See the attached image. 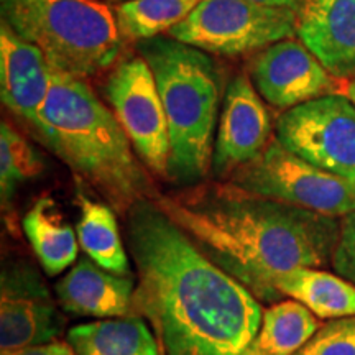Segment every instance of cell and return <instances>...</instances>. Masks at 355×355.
<instances>
[{"mask_svg": "<svg viewBox=\"0 0 355 355\" xmlns=\"http://www.w3.org/2000/svg\"><path fill=\"white\" fill-rule=\"evenodd\" d=\"M32 128L115 212L127 216L137 202L158 196L112 109L84 79L53 71L50 92Z\"/></svg>", "mask_w": 355, "mask_h": 355, "instance_id": "3957f363", "label": "cell"}, {"mask_svg": "<svg viewBox=\"0 0 355 355\" xmlns=\"http://www.w3.org/2000/svg\"><path fill=\"white\" fill-rule=\"evenodd\" d=\"M60 303L28 261H10L0 278V354L56 340L66 326Z\"/></svg>", "mask_w": 355, "mask_h": 355, "instance_id": "30bf717a", "label": "cell"}, {"mask_svg": "<svg viewBox=\"0 0 355 355\" xmlns=\"http://www.w3.org/2000/svg\"><path fill=\"white\" fill-rule=\"evenodd\" d=\"M345 97L352 102V104L355 105V81H349L347 86H345Z\"/></svg>", "mask_w": 355, "mask_h": 355, "instance_id": "4316f807", "label": "cell"}, {"mask_svg": "<svg viewBox=\"0 0 355 355\" xmlns=\"http://www.w3.org/2000/svg\"><path fill=\"white\" fill-rule=\"evenodd\" d=\"M42 159L10 123L0 125V193L3 209L10 204L19 184L42 171Z\"/></svg>", "mask_w": 355, "mask_h": 355, "instance_id": "7402d4cb", "label": "cell"}, {"mask_svg": "<svg viewBox=\"0 0 355 355\" xmlns=\"http://www.w3.org/2000/svg\"><path fill=\"white\" fill-rule=\"evenodd\" d=\"M295 355H355V316L324 324Z\"/></svg>", "mask_w": 355, "mask_h": 355, "instance_id": "603a6c76", "label": "cell"}, {"mask_svg": "<svg viewBox=\"0 0 355 355\" xmlns=\"http://www.w3.org/2000/svg\"><path fill=\"white\" fill-rule=\"evenodd\" d=\"M127 245L139 277L133 308L150 322L163 355H248L261 326L260 301L155 199L127 212Z\"/></svg>", "mask_w": 355, "mask_h": 355, "instance_id": "6da1fadb", "label": "cell"}, {"mask_svg": "<svg viewBox=\"0 0 355 355\" xmlns=\"http://www.w3.org/2000/svg\"><path fill=\"white\" fill-rule=\"evenodd\" d=\"M321 327L319 318L296 300L263 309L261 326L248 355H295Z\"/></svg>", "mask_w": 355, "mask_h": 355, "instance_id": "ffe728a7", "label": "cell"}, {"mask_svg": "<svg viewBox=\"0 0 355 355\" xmlns=\"http://www.w3.org/2000/svg\"><path fill=\"white\" fill-rule=\"evenodd\" d=\"M272 117L250 76L239 74L225 89L217 137L212 153V171L230 178L239 168L254 162L270 144Z\"/></svg>", "mask_w": 355, "mask_h": 355, "instance_id": "7c38bea8", "label": "cell"}, {"mask_svg": "<svg viewBox=\"0 0 355 355\" xmlns=\"http://www.w3.org/2000/svg\"><path fill=\"white\" fill-rule=\"evenodd\" d=\"M8 355H78V354L74 352L69 344L53 340V343H48V344L17 350V352H12Z\"/></svg>", "mask_w": 355, "mask_h": 355, "instance_id": "d4e9b609", "label": "cell"}, {"mask_svg": "<svg viewBox=\"0 0 355 355\" xmlns=\"http://www.w3.org/2000/svg\"><path fill=\"white\" fill-rule=\"evenodd\" d=\"M105 97L144 165L168 178L171 148L166 114L144 56H128L115 66L105 84Z\"/></svg>", "mask_w": 355, "mask_h": 355, "instance_id": "9c48e42d", "label": "cell"}, {"mask_svg": "<svg viewBox=\"0 0 355 355\" xmlns=\"http://www.w3.org/2000/svg\"><path fill=\"white\" fill-rule=\"evenodd\" d=\"M119 2H121V0H119ZM122 2H123V0H122Z\"/></svg>", "mask_w": 355, "mask_h": 355, "instance_id": "83f0119b", "label": "cell"}, {"mask_svg": "<svg viewBox=\"0 0 355 355\" xmlns=\"http://www.w3.org/2000/svg\"><path fill=\"white\" fill-rule=\"evenodd\" d=\"M137 48L152 69L166 114L171 148L166 180L199 184L212 166L219 68L209 53L170 37L141 40Z\"/></svg>", "mask_w": 355, "mask_h": 355, "instance_id": "277c9868", "label": "cell"}, {"mask_svg": "<svg viewBox=\"0 0 355 355\" xmlns=\"http://www.w3.org/2000/svg\"><path fill=\"white\" fill-rule=\"evenodd\" d=\"M229 181L248 193L331 217L355 212V183L291 153L277 139Z\"/></svg>", "mask_w": 355, "mask_h": 355, "instance_id": "52a82bcc", "label": "cell"}, {"mask_svg": "<svg viewBox=\"0 0 355 355\" xmlns=\"http://www.w3.org/2000/svg\"><path fill=\"white\" fill-rule=\"evenodd\" d=\"M248 71L259 94L277 109L290 110L340 91L339 79L301 40L288 38L259 51Z\"/></svg>", "mask_w": 355, "mask_h": 355, "instance_id": "8fae6325", "label": "cell"}, {"mask_svg": "<svg viewBox=\"0 0 355 355\" xmlns=\"http://www.w3.org/2000/svg\"><path fill=\"white\" fill-rule=\"evenodd\" d=\"M53 81V69L37 46L7 24L0 26V97L13 115L33 127Z\"/></svg>", "mask_w": 355, "mask_h": 355, "instance_id": "5bb4252c", "label": "cell"}, {"mask_svg": "<svg viewBox=\"0 0 355 355\" xmlns=\"http://www.w3.org/2000/svg\"><path fill=\"white\" fill-rule=\"evenodd\" d=\"M168 37L209 55L242 56L296 35V12L250 0H201Z\"/></svg>", "mask_w": 355, "mask_h": 355, "instance_id": "8992f818", "label": "cell"}, {"mask_svg": "<svg viewBox=\"0 0 355 355\" xmlns=\"http://www.w3.org/2000/svg\"><path fill=\"white\" fill-rule=\"evenodd\" d=\"M79 220L76 234L79 247L91 260L107 272L132 277V266L123 247L115 211L109 204L94 201L78 191Z\"/></svg>", "mask_w": 355, "mask_h": 355, "instance_id": "d6986e66", "label": "cell"}, {"mask_svg": "<svg viewBox=\"0 0 355 355\" xmlns=\"http://www.w3.org/2000/svg\"><path fill=\"white\" fill-rule=\"evenodd\" d=\"M250 2L260 3L265 7H278V8H291V10H298L301 0H250Z\"/></svg>", "mask_w": 355, "mask_h": 355, "instance_id": "484cf974", "label": "cell"}, {"mask_svg": "<svg viewBox=\"0 0 355 355\" xmlns=\"http://www.w3.org/2000/svg\"><path fill=\"white\" fill-rule=\"evenodd\" d=\"M201 0H123L115 8L122 38L150 40L181 24Z\"/></svg>", "mask_w": 355, "mask_h": 355, "instance_id": "44dd1931", "label": "cell"}, {"mask_svg": "<svg viewBox=\"0 0 355 355\" xmlns=\"http://www.w3.org/2000/svg\"><path fill=\"white\" fill-rule=\"evenodd\" d=\"M275 139L311 165L355 183V105L331 94L285 110Z\"/></svg>", "mask_w": 355, "mask_h": 355, "instance_id": "ba28073f", "label": "cell"}, {"mask_svg": "<svg viewBox=\"0 0 355 355\" xmlns=\"http://www.w3.org/2000/svg\"><path fill=\"white\" fill-rule=\"evenodd\" d=\"M296 35L332 76L355 81V0H301Z\"/></svg>", "mask_w": 355, "mask_h": 355, "instance_id": "4fadbf2b", "label": "cell"}, {"mask_svg": "<svg viewBox=\"0 0 355 355\" xmlns=\"http://www.w3.org/2000/svg\"><path fill=\"white\" fill-rule=\"evenodd\" d=\"M135 278L107 272L83 257L55 285L61 309L74 316L97 319L123 318L135 314L133 295Z\"/></svg>", "mask_w": 355, "mask_h": 355, "instance_id": "9a60e30c", "label": "cell"}, {"mask_svg": "<svg viewBox=\"0 0 355 355\" xmlns=\"http://www.w3.org/2000/svg\"><path fill=\"white\" fill-rule=\"evenodd\" d=\"M155 202L260 303L283 300L277 282L296 268L332 263L339 217L275 201L229 183H199Z\"/></svg>", "mask_w": 355, "mask_h": 355, "instance_id": "7a4b0ae2", "label": "cell"}, {"mask_svg": "<svg viewBox=\"0 0 355 355\" xmlns=\"http://www.w3.org/2000/svg\"><path fill=\"white\" fill-rule=\"evenodd\" d=\"M2 21L35 44L53 71L91 78L112 68L122 48L115 13L97 0H0Z\"/></svg>", "mask_w": 355, "mask_h": 355, "instance_id": "5b68a950", "label": "cell"}, {"mask_svg": "<svg viewBox=\"0 0 355 355\" xmlns=\"http://www.w3.org/2000/svg\"><path fill=\"white\" fill-rule=\"evenodd\" d=\"M68 344L78 355H163L146 319L139 314L71 327Z\"/></svg>", "mask_w": 355, "mask_h": 355, "instance_id": "2e32d148", "label": "cell"}, {"mask_svg": "<svg viewBox=\"0 0 355 355\" xmlns=\"http://www.w3.org/2000/svg\"><path fill=\"white\" fill-rule=\"evenodd\" d=\"M282 296L306 306L319 319L355 316V285L319 268H296L277 282Z\"/></svg>", "mask_w": 355, "mask_h": 355, "instance_id": "ac0fdd59", "label": "cell"}, {"mask_svg": "<svg viewBox=\"0 0 355 355\" xmlns=\"http://www.w3.org/2000/svg\"><path fill=\"white\" fill-rule=\"evenodd\" d=\"M332 266L340 277L355 285V212L344 216L340 220V234L332 255Z\"/></svg>", "mask_w": 355, "mask_h": 355, "instance_id": "cb8c5ba5", "label": "cell"}, {"mask_svg": "<svg viewBox=\"0 0 355 355\" xmlns=\"http://www.w3.org/2000/svg\"><path fill=\"white\" fill-rule=\"evenodd\" d=\"M21 227L48 277L63 273L78 260V234L61 219L53 199H38L25 214Z\"/></svg>", "mask_w": 355, "mask_h": 355, "instance_id": "e0dca14e", "label": "cell"}]
</instances>
